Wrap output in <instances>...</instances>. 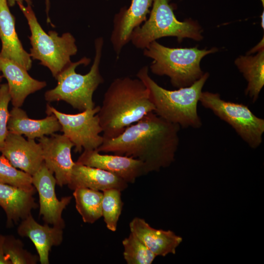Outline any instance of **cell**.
<instances>
[{"instance_id":"cell-25","label":"cell","mask_w":264,"mask_h":264,"mask_svg":"<svg viewBox=\"0 0 264 264\" xmlns=\"http://www.w3.org/2000/svg\"><path fill=\"white\" fill-rule=\"evenodd\" d=\"M123 256L128 264H151L156 257L134 234L122 241Z\"/></svg>"},{"instance_id":"cell-3","label":"cell","mask_w":264,"mask_h":264,"mask_svg":"<svg viewBox=\"0 0 264 264\" xmlns=\"http://www.w3.org/2000/svg\"><path fill=\"white\" fill-rule=\"evenodd\" d=\"M149 90L154 112L164 119L183 128L199 129L202 125L198 113V104L202 88L209 77L208 72L189 87L170 90L158 85L149 75L144 66L136 74Z\"/></svg>"},{"instance_id":"cell-32","label":"cell","mask_w":264,"mask_h":264,"mask_svg":"<svg viewBox=\"0 0 264 264\" xmlns=\"http://www.w3.org/2000/svg\"><path fill=\"white\" fill-rule=\"evenodd\" d=\"M45 0V12L47 15V22L48 23H51V21H50V18L48 15L49 9H50V0Z\"/></svg>"},{"instance_id":"cell-33","label":"cell","mask_w":264,"mask_h":264,"mask_svg":"<svg viewBox=\"0 0 264 264\" xmlns=\"http://www.w3.org/2000/svg\"><path fill=\"white\" fill-rule=\"evenodd\" d=\"M2 78H3V76L0 71V86L1 85V82L2 81Z\"/></svg>"},{"instance_id":"cell-30","label":"cell","mask_w":264,"mask_h":264,"mask_svg":"<svg viewBox=\"0 0 264 264\" xmlns=\"http://www.w3.org/2000/svg\"><path fill=\"white\" fill-rule=\"evenodd\" d=\"M9 7H13L15 5V4L18 3H24L25 2L27 5H29L32 6V0H6Z\"/></svg>"},{"instance_id":"cell-31","label":"cell","mask_w":264,"mask_h":264,"mask_svg":"<svg viewBox=\"0 0 264 264\" xmlns=\"http://www.w3.org/2000/svg\"><path fill=\"white\" fill-rule=\"evenodd\" d=\"M264 47V37H263L262 40L259 43V44H258L256 45L255 47H254L251 50H250L249 52L247 53V54H250V53H253L254 52L258 51L262 48H263Z\"/></svg>"},{"instance_id":"cell-28","label":"cell","mask_w":264,"mask_h":264,"mask_svg":"<svg viewBox=\"0 0 264 264\" xmlns=\"http://www.w3.org/2000/svg\"><path fill=\"white\" fill-rule=\"evenodd\" d=\"M11 96L7 83L0 86V153L9 132L7 125L10 115L8 106Z\"/></svg>"},{"instance_id":"cell-10","label":"cell","mask_w":264,"mask_h":264,"mask_svg":"<svg viewBox=\"0 0 264 264\" xmlns=\"http://www.w3.org/2000/svg\"><path fill=\"white\" fill-rule=\"evenodd\" d=\"M32 184L39 197V215L45 223L64 228L65 222L62 213L70 203L72 197H64L61 200L55 193L56 181L54 174L44 162L40 169L32 176Z\"/></svg>"},{"instance_id":"cell-11","label":"cell","mask_w":264,"mask_h":264,"mask_svg":"<svg viewBox=\"0 0 264 264\" xmlns=\"http://www.w3.org/2000/svg\"><path fill=\"white\" fill-rule=\"evenodd\" d=\"M44 162L55 176L56 184L62 187L70 181L75 163L71 157L73 143L64 134L54 133L39 139Z\"/></svg>"},{"instance_id":"cell-12","label":"cell","mask_w":264,"mask_h":264,"mask_svg":"<svg viewBox=\"0 0 264 264\" xmlns=\"http://www.w3.org/2000/svg\"><path fill=\"white\" fill-rule=\"evenodd\" d=\"M77 163L101 169L121 177L127 183L147 173L144 163L130 156L117 154H102L96 150H84Z\"/></svg>"},{"instance_id":"cell-15","label":"cell","mask_w":264,"mask_h":264,"mask_svg":"<svg viewBox=\"0 0 264 264\" xmlns=\"http://www.w3.org/2000/svg\"><path fill=\"white\" fill-rule=\"evenodd\" d=\"M0 71L7 81L13 107H21L27 97L46 86L45 81L32 78L22 66L0 56Z\"/></svg>"},{"instance_id":"cell-7","label":"cell","mask_w":264,"mask_h":264,"mask_svg":"<svg viewBox=\"0 0 264 264\" xmlns=\"http://www.w3.org/2000/svg\"><path fill=\"white\" fill-rule=\"evenodd\" d=\"M203 30L198 22L177 20L168 0H154L150 16L142 26L132 31L130 41L137 48L144 49L152 42L165 37H175L180 43L185 38L196 41L203 39Z\"/></svg>"},{"instance_id":"cell-9","label":"cell","mask_w":264,"mask_h":264,"mask_svg":"<svg viewBox=\"0 0 264 264\" xmlns=\"http://www.w3.org/2000/svg\"><path fill=\"white\" fill-rule=\"evenodd\" d=\"M100 107L87 110L77 114H67L61 112L47 104V115L54 114L61 124L63 134L74 144L76 153L84 150H96L103 142L100 133L102 129L98 112Z\"/></svg>"},{"instance_id":"cell-14","label":"cell","mask_w":264,"mask_h":264,"mask_svg":"<svg viewBox=\"0 0 264 264\" xmlns=\"http://www.w3.org/2000/svg\"><path fill=\"white\" fill-rule=\"evenodd\" d=\"M154 0H132L130 5L124 7L115 14L110 41L118 56L123 47L130 42L132 31L147 20Z\"/></svg>"},{"instance_id":"cell-26","label":"cell","mask_w":264,"mask_h":264,"mask_svg":"<svg viewBox=\"0 0 264 264\" xmlns=\"http://www.w3.org/2000/svg\"><path fill=\"white\" fill-rule=\"evenodd\" d=\"M0 183L36 192L32 184V176L18 170L2 154L0 155Z\"/></svg>"},{"instance_id":"cell-2","label":"cell","mask_w":264,"mask_h":264,"mask_svg":"<svg viewBox=\"0 0 264 264\" xmlns=\"http://www.w3.org/2000/svg\"><path fill=\"white\" fill-rule=\"evenodd\" d=\"M154 110L149 90L141 80L115 79L105 92L98 112L104 139L117 137Z\"/></svg>"},{"instance_id":"cell-6","label":"cell","mask_w":264,"mask_h":264,"mask_svg":"<svg viewBox=\"0 0 264 264\" xmlns=\"http://www.w3.org/2000/svg\"><path fill=\"white\" fill-rule=\"evenodd\" d=\"M26 18L31 32L29 39L31 45L32 60L47 67L55 78L72 62L70 57L76 54L78 48L74 36L69 32L60 36L53 30L45 32L38 21L32 6L18 3Z\"/></svg>"},{"instance_id":"cell-5","label":"cell","mask_w":264,"mask_h":264,"mask_svg":"<svg viewBox=\"0 0 264 264\" xmlns=\"http://www.w3.org/2000/svg\"><path fill=\"white\" fill-rule=\"evenodd\" d=\"M143 50V54L153 60L151 71L157 75L168 76L172 85L177 88L189 87L200 79L204 73L200 67L201 60L218 51L216 47L171 48L156 41Z\"/></svg>"},{"instance_id":"cell-17","label":"cell","mask_w":264,"mask_h":264,"mask_svg":"<svg viewBox=\"0 0 264 264\" xmlns=\"http://www.w3.org/2000/svg\"><path fill=\"white\" fill-rule=\"evenodd\" d=\"M63 228L37 222L31 214L22 220L17 232L29 238L34 243L41 264H49V252L53 246L60 245L63 240Z\"/></svg>"},{"instance_id":"cell-27","label":"cell","mask_w":264,"mask_h":264,"mask_svg":"<svg viewBox=\"0 0 264 264\" xmlns=\"http://www.w3.org/2000/svg\"><path fill=\"white\" fill-rule=\"evenodd\" d=\"M3 249L11 264H35L39 257L23 248L22 242L12 235L4 236Z\"/></svg>"},{"instance_id":"cell-24","label":"cell","mask_w":264,"mask_h":264,"mask_svg":"<svg viewBox=\"0 0 264 264\" xmlns=\"http://www.w3.org/2000/svg\"><path fill=\"white\" fill-rule=\"evenodd\" d=\"M121 192L116 189H110L103 191L102 216L107 227L112 231L116 230L117 222L123 205Z\"/></svg>"},{"instance_id":"cell-20","label":"cell","mask_w":264,"mask_h":264,"mask_svg":"<svg viewBox=\"0 0 264 264\" xmlns=\"http://www.w3.org/2000/svg\"><path fill=\"white\" fill-rule=\"evenodd\" d=\"M7 128L10 132L24 135L31 139L50 135L62 130L61 124L54 114L47 115L41 119H31L21 107H16L10 111Z\"/></svg>"},{"instance_id":"cell-4","label":"cell","mask_w":264,"mask_h":264,"mask_svg":"<svg viewBox=\"0 0 264 264\" xmlns=\"http://www.w3.org/2000/svg\"><path fill=\"white\" fill-rule=\"evenodd\" d=\"M103 44L102 37L95 40L93 63L87 74L78 73L75 69L80 65H88L91 61L90 58L84 57L77 62H71L55 78L57 85L45 92V100L49 103L63 101L80 111L93 109V93L104 81L99 70Z\"/></svg>"},{"instance_id":"cell-22","label":"cell","mask_w":264,"mask_h":264,"mask_svg":"<svg viewBox=\"0 0 264 264\" xmlns=\"http://www.w3.org/2000/svg\"><path fill=\"white\" fill-rule=\"evenodd\" d=\"M234 63L247 82L245 94L255 103L264 86V48L254 56H240Z\"/></svg>"},{"instance_id":"cell-16","label":"cell","mask_w":264,"mask_h":264,"mask_svg":"<svg viewBox=\"0 0 264 264\" xmlns=\"http://www.w3.org/2000/svg\"><path fill=\"white\" fill-rule=\"evenodd\" d=\"M15 21L7 0H0V56L16 62L29 70L32 67V60L19 38Z\"/></svg>"},{"instance_id":"cell-23","label":"cell","mask_w":264,"mask_h":264,"mask_svg":"<svg viewBox=\"0 0 264 264\" xmlns=\"http://www.w3.org/2000/svg\"><path fill=\"white\" fill-rule=\"evenodd\" d=\"M73 191L76 208L84 222L93 223L102 217L103 192L85 188Z\"/></svg>"},{"instance_id":"cell-19","label":"cell","mask_w":264,"mask_h":264,"mask_svg":"<svg viewBox=\"0 0 264 264\" xmlns=\"http://www.w3.org/2000/svg\"><path fill=\"white\" fill-rule=\"evenodd\" d=\"M128 184L121 177L109 172L75 162L67 185L73 190L85 188L103 192L110 189L122 191L127 188Z\"/></svg>"},{"instance_id":"cell-29","label":"cell","mask_w":264,"mask_h":264,"mask_svg":"<svg viewBox=\"0 0 264 264\" xmlns=\"http://www.w3.org/2000/svg\"><path fill=\"white\" fill-rule=\"evenodd\" d=\"M4 240V235L0 234V264H11L3 252V244Z\"/></svg>"},{"instance_id":"cell-8","label":"cell","mask_w":264,"mask_h":264,"mask_svg":"<svg viewBox=\"0 0 264 264\" xmlns=\"http://www.w3.org/2000/svg\"><path fill=\"white\" fill-rule=\"evenodd\" d=\"M201 105L230 125L241 138L252 149L262 143L264 119L255 115L247 106L222 99L220 94L202 91Z\"/></svg>"},{"instance_id":"cell-13","label":"cell","mask_w":264,"mask_h":264,"mask_svg":"<svg viewBox=\"0 0 264 264\" xmlns=\"http://www.w3.org/2000/svg\"><path fill=\"white\" fill-rule=\"evenodd\" d=\"M0 153L13 166L31 176L36 173L44 163L39 143L9 131Z\"/></svg>"},{"instance_id":"cell-21","label":"cell","mask_w":264,"mask_h":264,"mask_svg":"<svg viewBox=\"0 0 264 264\" xmlns=\"http://www.w3.org/2000/svg\"><path fill=\"white\" fill-rule=\"evenodd\" d=\"M35 193L0 183V206L6 214L7 226L24 219L38 206Z\"/></svg>"},{"instance_id":"cell-1","label":"cell","mask_w":264,"mask_h":264,"mask_svg":"<svg viewBox=\"0 0 264 264\" xmlns=\"http://www.w3.org/2000/svg\"><path fill=\"white\" fill-rule=\"evenodd\" d=\"M180 128L151 112L117 137L104 139L96 150L138 159L144 163L147 173L158 171L175 160Z\"/></svg>"},{"instance_id":"cell-18","label":"cell","mask_w":264,"mask_h":264,"mask_svg":"<svg viewBox=\"0 0 264 264\" xmlns=\"http://www.w3.org/2000/svg\"><path fill=\"white\" fill-rule=\"evenodd\" d=\"M131 232L134 234L155 255L166 256L175 254L182 238L171 230L156 229L144 219L135 217L129 224Z\"/></svg>"}]
</instances>
